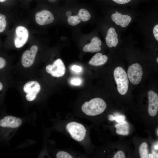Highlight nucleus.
<instances>
[{
	"mask_svg": "<svg viewBox=\"0 0 158 158\" xmlns=\"http://www.w3.org/2000/svg\"><path fill=\"white\" fill-rule=\"evenodd\" d=\"M148 95V113L150 116H154L157 115L158 111V95L152 90L149 91Z\"/></svg>",
	"mask_w": 158,
	"mask_h": 158,
	"instance_id": "obj_9",
	"label": "nucleus"
},
{
	"mask_svg": "<svg viewBox=\"0 0 158 158\" xmlns=\"http://www.w3.org/2000/svg\"><path fill=\"white\" fill-rule=\"evenodd\" d=\"M153 33L155 38L158 41V25H156L154 27L153 30Z\"/></svg>",
	"mask_w": 158,
	"mask_h": 158,
	"instance_id": "obj_25",
	"label": "nucleus"
},
{
	"mask_svg": "<svg viewBox=\"0 0 158 158\" xmlns=\"http://www.w3.org/2000/svg\"><path fill=\"white\" fill-rule=\"evenodd\" d=\"M125 116L123 115H118L115 117V120L118 123L124 121Z\"/></svg>",
	"mask_w": 158,
	"mask_h": 158,
	"instance_id": "obj_26",
	"label": "nucleus"
},
{
	"mask_svg": "<svg viewBox=\"0 0 158 158\" xmlns=\"http://www.w3.org/2000/svg\"><path fill=\"white\" fill-rule=\"evenodd\" d=\"M67 21L68 23L72 26L76 25L81 22L77 15L72 16L69 17Z\"/></svg>",
	"mask_w": 158,
	"mask_h": 158,
	"instance_id": "obj_19",
	"label": "nucleus"
},
{
	"mask_svg": "<svg viewBox=\"0 0 158 158\" xmlns=\"http://www.w3.org/2000/svg\"><path fill=\"white\" fill-rule=\"evenodd\" d=\"M148 158H154V157L153 155L152 154H148Z\"/></svg>",
	"mask_w": 158,
	"mask_h": 158,
	"instance_id": "obj_32",
	"label": "nucleus"
},
{
	"mask_svg": "<svg viewBox=\"0 0 158 158\" xmlns=\"http://www.w3.org/2000/svg\"><path fill=\"white\" fill-rule=\"evenodd\" d=\"M71 70L74 73L76 74H79L82 71L83 69L81 66L76 65H73L71 67Z\"/></svg>",
	"mask_w": 158,
	"mask_h": 158,
	"instance_id": "obj_23",
	"label": "nucleus"
},
{
	"mask_svg": "<svg viewBox=\"0 0 158 158\" xmlns=\"http://www.w3.org/2000/svg\"><path fill=\"white\" fill-rule=\"evenodd\" d=\"M5 16L0 13V32H3L6 25V22Z\"/></svg>",
	"mask_w": 158,
	"mask_h": 158,
	"instance_id": "obj_20",
	"label": "nucleus"
},
{
	"mask_svg": "<svg viewBox=\"0 0 158 158\" xmlns=\"http://www.w3.org/2000/svg\"><path fill=\"white\" fill-rule=\"evenodd\" d=\"M40 89V85L37 81H32L26 83L23 88L24 91L27 94L26 99L30 102L34 100Z\"/></svg>",
	"mask_w": 158,
	"mask_h": 158,
	"instance_id": "obj_5",
	"label": "nucleus"
},
{
	"mask_svg": "<svg viewBox=\"0 0 158 158\" xmlns=\"http://www.w3.org/2000/svg\"><path fill=\"white\" fill-rule=\"evenodd\" d=\"M77 16L80 21H86L89 20L91 16L87 10L84 8H81L78 11Z\"/></svg>",
	"mask_w": 158,
	"mask_h": 158,
	"instance_id": "obj_17",
	"label": "nucleus"
},
{
	"mask_svg": "<svg viewBox=\"0 0 158 158\" xmlns=\"http://www.w3.org/2000/svg\"><path fill=\"white\" fill-rule=\"evenodd\" d=\"M3 85L2 83L0 82V91H1L3 89Z\"/></svg>",
	"mask_w": 158,
	"mask_h": 158,
	"instance_id": "obj_33",
	"label": "nucleus"
},
{
	"mask_svg": "<svg viewBox=\"0 0 158 158\" xmlns=\"http://www.w3.org/2000/svg\"><path fill=\"white\" fill-rule=\"evenodd\" d=\"M148 145L146 142H143L139 149V152L141 158H148Z\"/></svg>",
	"mask_w": 158,
	"mask_h": 158,
	"instance_id": "obj_18",
	"label": "nucleus"
},
{
	"mask_svg": "<svg viewBox=\"0 0 158 158\" xmlns=\"http://www.w3.org/2000/svg\"><path fill=\"white\" fill-rule=\"evenodd\" d=\"M112 20L117 25H120L123 28L127 26L131 20L130 16L128 15H122L116 11L115 13L111 15Z\"/></svg>",
	"mask_w": 158,
	"mask_h": 158,
	"instance_id": "obj_12",
	"label": "nucleus"
},
{
	"mask_svg": "<svg viewBox=\"0 0 158 158\" xmlns=\"http://www.w3.org/2000/svg\"><path fill=\"white\" fill-rule=\"evenodd\" d=\"M22 122L21 120L18 118L7 116L0 119V127L1 128H17Z\"/></svg>",
	"mask_w": 158,
	"mask_h": 158,
	"instance_id": "obj_11",
	"label": "nucleus"
},
{
	"mask_svg": "<svg viewBox=\"0 0 158 158\" xmlns=\"http://www.w3.org/2000/svg\"><path fill=\"white\" fill-rule=\"evenodd\" d=\"M6 0H0V2H3L5 1Z\"/></svg>",
	"mask_w": 158,
	"mask_h": 158,
	"instance_id": "obj_35",
	"label": "nucleus"
},
{
	"mask_svg": "<svg viewBox=\"0 0 158 158\" xmlns=\"http://www.w3.org/2000/svg\"><path fill=\"white\" fill-rule=\"evenodd\" d=\"M157 62L158 63V58H157Z\"/></svg>",
	"mask_w": 158,
	"mask_h": 158,
	"instance_id": "obj_36",
	"label": "nucleus"
},
{
	"mask_svg": "<svg viewBox=\"0 0 158 158\" xmlns=\"http://www.w3.org/2000/svg\"><path fill=\"white\" fill-rule=\"evenodd\" d=\"M115 117L113 115H110L109 116V119L110 121L115 120Z\"/></svg>",
	"mask_w": 158,
	"mask_h": 158,
	"instance_id": "obj_29",
	"label": "nucleus"
},
{
	"mask_svg": "<svg viewBox=\"0 0 158 158\" xmlns=\"http://www.w3.org/2000/svg\"><path fill=\"white\" fill-rule=\"evenodd\" d=\"M142 75V68L138 63H134L128 68L127 76L130 81L134 85H137L140 83Z\"/></svg>",
	"mask_w": 158,
	"mask_h": 158,
	"instance_id": "obj_6",
	"label": "nucleus"
},
{
	"mask_svg": "<svg viewBox=\"0 0 158 158\" xmlns=\"http://www.w3.org/2000/svg\"><path fill=\"white\" fill-rule=\"evenodd\" d=\"M71 14V11H68L66 12V15L67 16L69 17Z\"/></svg>",
	"mask_w": 158,
	"mask_h": 158,
	"instance_id": "obj_31",
	"label": "nucleus"
},
{
	"mask_svg": "<svg viewBox=\"0 0 158 158\" xmlns=\"http://www.w3.org/2000/svg\"><path fill=\"white\" fill-rule=\"evenodd\" d=\"M29 37L28 30L25 27L19 26L16 28L14 43L17 48L23 46L27 42Z\"/></svg>",
	"mask_w": 158,
	"mask_h": 158,
	"instance_id": "obj_7",
	"label": "nucleus"
},
{
	"mask_svg": "<svg viewBox=\"0 0 158 158\" xmlns=\"http://www.w3.org/2000/svg\"><path fill=\"white\" fill-rule=\"evenodd\" d=\"M154 148L156 150H158V144L155 145L154 146Z\"/></svg>",
	"mask_w": 158,
	"mask_h": 158,
	"instance_id": "obj_34",
	"label": "nucleus"
},
{
	"mask_svg": "<svg viewBox=\"0 0 158 158\" xmlns=\"http://www.w3.org/2000/svg\"><path fill=\"white\" fill-rule=\"evenodd\" d=\"M57 158H71L73 157L68 153L63 151H60L56 154Z\"/></svg>",
	"mask_w": 158,
	"mask_h": 158,
	"instance_id": "obj_21",
	"label": "nucleus"
},
{
	"mask_svg": "<svg viewBox=\"0 0 158 158\" xmlns=\"http://www.w3.org/2000/svg\"><path fill=\"white\" fill-rule=\"evenodd\" d=\"M35 19L39 25H43L51 23L54 18L53 15L50 11L44 10L36 14Z\"/></svg>",
	"mask_w": 158,
	"mask_h": 158,
	"instance_id": "obj_10",
	"label": "nucleus"
},
{
	"mask_svg": "<svg viewBox=\"0 0 158 158\" xmlns=\"http://www.w3.org/2000/svg\"><path fill=\"white\" fill-rule=\"evenodd\" d=\"M37 50V46L34 45L31 47L30 50H27L24 52L22 56L21 62L24 67L28 68L32 65Z\"/></svg>",
	"mask_w": 158,
	"mask_h": 158,
	"instance_id": "obj_8",
	"label": "nucleus"
},
{
	"mask_svg": "<svg viewBox=\"0 0 158 158\" xmlns=\"http://www.w3.org/2000/svg\"><path fill=\"white\" fill-rule=\"evenodd\" d=\"M116 128V133L119 135H127L129 134V126L128 123L126 121L116 124L115 126Z\"/></svg>",
	"mask_w": 158,
	"mask_h": 158,
	"instance_id": "obj_16",
	"label": "nucleus"
},
{
	"mask_svg": "<svg viewBox=\"0 0 158 158\" xmlns=\"http://www.w3.org/2000/svg\"><path fill=\"white\" fill-rule=\"evenodd\" d=\"M47 72L55 77L63 76L66 72V67L62 61L59 59L55 60L51 65H49L46 67Z\"/></svg>",
	"mask_w": 158,
	"mask_h": 158,
	"instance_id": "obj_4",
	"label": "nucleus"
},
{
	"mask_svg": "<svg viewBox=\"0 0 158 158\" xmlns=\"http://www.w3.org/2000/svg\"><path fill=\"white\" fill-rule=\"evenodd\" d=\"M114 74L118 92L121 95H125L128 90L129 83L126 71L122 67L118 66L114 70Z\"/></svg>",
	"mask_w": 158,
	"mask_h": 158,
	"instance_id": "obj_2",
	"label": "nucleus"
},
{
	"mask_svg": "<svg viewBox=\"0 0 158 158\" xmlns=\"http://www.w3.org/2000/svg\"><path fill=\"white\" fill-rule=\"evenodd\" d=\"M82 79L78 77L73 78L70 81L71 84L75 86L80 85L82 83Z\"/></svg>",
	"mask_w": 158,
	"mask_h": 158,
	"instance_id": "obj_22",
	"label": "nucleus"
},
{
	"mask_svg": "<svg viewBox=\"0 0 158 158\" xmlns=\"http://www.w3.org/2000/svg\"><path fill=\"white\" fill-rule=\"evenodd\" d=\"M108 60L107 57L105 55H102L98 53L94 55L90 60L89 64L95 66H98L104 64Z\"/></svg>",
	"mask_w": 158,
	"mask_h": 158,
	"instance_id": "obj_15",
	"label": "nucleus"
},
{
	"mask_svg": "<svg viewBox=\"0 0 158 158\" xmlns=\"http://www.w3.org/2000/svg\"><path fill=\"white\" fill-rule=\"evenodd\" d=\"M102 44L100 40L97 37H95L91 40L90 43L85 45L83 48L84 52H98L101 50L100 46Z\"/></svg>",
	"mask_w": 158,
	"mask_h": 158,
	"instance_id": "obj_14",
	"label": "nucleus"
},
{
	"mask_svg": "<svg viewBox=\"0 0 158 158\" xmlns=\"http://www.w3.org/2000/svg\"><path fill=\"white\" fill-rule=\"evenodd\" d=\"M125 155L123 152L121 151H118L114 155V158H125Z\"/></svg>",
	"mask_w": 158,
	"mask_h": 158,
	"instance_id": "obj_24",
	"label": "nucleus"
},
{
	"mask_svg": "<svg viewBox=\"0 0 158 158\" xmlns=\"http://www.w3.org/2000/svg\"><path fill=\"white\" fill-rule=\"evenodd\" d=\"M118 35L115 29L111 27L108 30L105 38V41L107 46L109 47H116L118 44Z\"/></svg>",
	"mask_w": 158,
	"mask_h": 158,
	"instance_id": "obj_13",
	"label": "nucleus"
},
{
	"mask_svg": "<svg viewBox=\"0 0 158 158\" xmlns=\"http://www.w3.org/2000/svg\"><path fill=\"white\" fill-rule=\"evenodd\" d=\"M6 64V60L3 58L0 57V69L4 68Z\"/></svg>",
	"mask_w": 158,
	"mask_h": 158,
	"instance_id": "obj_27",
	"label": "nucleus"
},
{
	"mask_svg": "<svg viewBox=\"0 0 158 158\" xmlns=\"http://www.w3.org/2000/svg\"><path fill=\"white\" fill-rule=\"evenodd\" d=\"M107 107L105 102L99 98L93 99L85 102L82 106L81 109L86 115L95 116L102 113Z\"/></svg>",
	"mask_w": 158,
	"mask_h": 158,
	"instance_id": "obj_1",
	"label": "nucleus"
},
{
	"mask_svg": "<svg viewBox=\"0 0 158 158\" xmlns=\"http://www.w3.org/2000/svg\"><path fill=\"white\" fill-rule=\"evenodd\" d=\"M115 2L120 4H124L127 3L130 1L131 0H112Z\"/></svg>",
	"mask_w": 158,
	"mask_h": 158,
	"instance_id": "obj_28",
	"label": "nucleus"
},
{
	"mask_svg": "<svg viewBox=\"0 0 158 158\" xmlns=\"http://www.w3.org/2000/svg\"><path fill=\"white\" fill-rule=\"evenodd\" d=\"M152 154L154 158H158V154L156 153L154 151H152Z\"/></svg>",
	"mask_w": 158,
	"mask_h": 158,
	"instance_id": "obj_30",
	"label": "nucleus"
},
{
	"mask_svg": "<svg viewBox=\"0 0 158 158\" xmlns=\"http://www.w3.org/2000/svg\"><path fill=\"white\" fill-rule=\"evenodd\" d=\"M66 128L72 138L76 141H82L85 136L86 129L83 125L79 123L69 122L66 125Z\"/></svg>",
	"mask_w": 158,
	"mask_h": 158,
	"instance_id": "obj_3",
	"label": "nucleus"
}]
</instances>
